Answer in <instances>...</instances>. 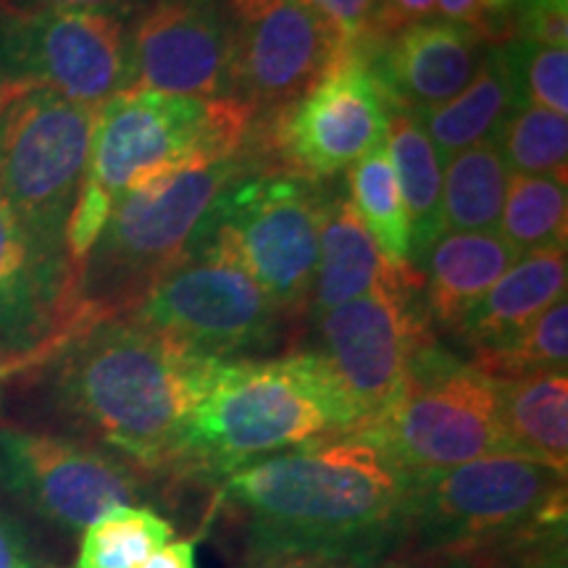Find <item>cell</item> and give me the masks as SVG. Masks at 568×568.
Masks as SVG:
<instances>
[{"label": "cell", "mask_w": 568, "mask_h": 568, "mask_svg": "<svg viewBox=\"0 0 568 568\" xmlns=\"http://www.w3.org/2000/svg\"><path fill=\"white\" fill-rule=\"evenodd\" d=\"M410 471L361 435L290 447L222 479L216 510L237 524L245 558H326L355 568L393 556Z\"/></svg>", "instance_id": "1"}, {"label": "cell", "mask_w": 568, "mask_h": 568, "mask_svg": "<svg viewBox=\"0 0 568 568\" xmlns=\"http://www.w3.org/2000/svg\"><path fill=\"white\" fill-rule=\"evenodd\" d=\"M205 358L134 318L92 326L40 368L55 408L151 479H172Z\"/></svg>", "instance_id": "2"}, {"label": "cell", "mask_w": 568, "mask_h": 568, "mask_svg": "<svg viewBox=\"0 0 568 568\" xmlns=\"http://www.w3.org/2000/svg\"><path fill=\"white\" fill-rule=\"evenodd\" d=\"M566 474L514 453L416 471L406 527L387 560L566 568Z\"/></svg>", "instance_id": "3"}, {"label": "cell", "mask_w": 568, "mask_h": 568, "mask_svg": "<svg viewBox=\"0 0 568 568\" xmlns=\"http://www.w3.org/2000/svg\"><path fill=\"white\" fill-rule=\"evenodd\" d=\"M258 166V148H247L142 184L116 201L101 237L67 276L38 372L92 326L132 316L155 284L184 258L219 195Z\"/></svg>", "instance_id": "4"}, {"label": "cell", "mask_w": 568, "mask_h": 568, "mask_svg": "<svg viewBox=\"0 0 568 568\" xmlns=\"http://www.w3.org/2000/svg\"><path fill=\"white\" fill-rule=\"evenodd\" d=\"M353 429V410L314 351L205 358L174 481H222L255 460Z\"/></svg>", "instance_id": "5"}, {"label": "cell", "mask_w": 568, "mask_h": 568, "mask_svg": "<svg viewBox=\"0 0 568 568\" xmlns=\"http://www.w3.org/2000/svg\"><path fill=\"white\" fill-rule=\"evenodd\" d=\"M95 111L42 84L0 80V197L67 284V226L90 161Z\"/></svg>", "instance_id": "6"}, {"label": "cell", "mask_w": 568, "mask_h": 568, "mask_svg": "<svg viewBox=\"0 0 568 568\" xmlns=\"http://www.w3.org/2000/svg\"><path fill=\"white\" fill-rule=\"evenodd\" d=\"M253 145L251 113L230 98L201 101L126 90L95 111L90 161L80 190L116 205L142 184Z\"/></svg>", "instance_id": "7"}, {"label": "cell", "mask_w": 568, "mask_h": 568, "mask_svg": "<svg viewBox=\"0 0 568 568\" xmlns=\"http://www.w3.org/2000/svg\"><path fill=\"white\" fill-rule=\"evenodd\" d=\"M355 435L372 439L410 474L514 453L495 382L437 339L418 347L387 408Z\"/></svg>", "instance_id": "8"}, {"label": "cell", "mask_w": 568, "mask_h": 568, "mask_svg": "<svg viewBox=\"0 0 568 568\" xmlns=\"http://www.w3.org/2000/svg\"><path fill=\"white\" fill-rule=\"evenodd\" d=\"M326 203L316 182L303 176H245L219 195L193 240L230 255L297 322L308 316Z\"/></svg>", "instance_id": "9"}, {"label": "cell", "mask_w": 568, "mask_h": 568, "mask_svg": "<svg viewBox=\"0 0 568 568\" xmlns=\"http://www.w3.org/2000/svg\"><path fill=\"white\" fill-rule=\"evenodd\" d=\"M422 293L424 272L414 268L316 316L322 345L314 353L353 410L351 435L387 408L414 353L435 339Z\"/></svg>", "instance_id": "10"}, {"label": "cell", "mask_w": 568, "mask_h": 568, "mask_svg": "<svg viewBox=\"0 0 568 568\" xmlns=\"http://www.w3.org/2000/svg\"><path fill=\"white\" fill-rule=\"evenodd\" d=\"M130 318L187 353L219 361L274 343L290 322L243 266L197 240Z\"/></svg>", "instance_id": "11"}, {"label": "cell", "mask_w": 568, "mask_h": 568, "mask_svg": "<svg viewBox=\"0 0 568 568\" xmlns=\"http://www.w3.org/2000/svg\"><path fill=\"white\" fill-rule=\"evenodd\" d=\"M230 101L251 113L255 132L308 95L351 51L305 0H230Z\"/></svg>", "instance_id": "12"}, {"label": "cell", "mask_w": 568, "mask_h": 568, "mask_svg": "<svg viewBox=\"0 0 568 568\" xmlns=\"http://www.w3.org/2000/svg\"><path fill=\"white\" fill-rule=\"evenodd\" d=\"M0 80H24L101 109L132 90L130 32L116 13L88 9L0 11Z\"/></svg>", "instance_id": "13"}, {"label": "cell", "mask_w": 568, "mask_h": 568, "mask_svg": "<svg viewBox=\"0 0 568 568\" xmlns=\"http://www.w3.org/2000/svg\"><path fill=\"white\" fill-rule=\"evenodd\" d=\"M389 105L366 55L347 51L308 95L255 132L266 172L318 182L347 172L387 140Z\"/></svg>", "instance_id": "14"}, {"label": "cell", "mask_w": 568, "mask_h": 568, "mask_svg": "<svg viewBox=\"0 0 568 568\" xmlns=\"http://www.w3.org/2000/svg\"><path fill=\"white\" fill-rule=\"evenodd\" d=\"M0 481L48 524L82 531L113 506L151 495V479L82 439L0 426Z\"/></svg>", "instance_id": "15"}, {"label": "cell", "mask_w": 568, "mask_h": 568, "mask_svg": "<svg viewBox=\"0 0 568 568\" xmlns=\"http://www.w3.org/2000/svg\"><path fill=\"white\" fill-rule=\"evenodd\" d=\"M132 90L216 101L232 59L230 6L222 0H151L130 32Z\"/></svg>", "instance_id": "16"}, {"label": "cell", "mask_w": 568, "mask_h": 568, "mask_svg": "<svg viewBox=\"0 0 568 568\" xmlns=\"http://www.w3.org/2000/svg\"><path fill=\"white\" fill-rule=\"evenodd\" d=\"M485 38L453 21H414L364 48L366 63L389 111H426L450 103L468 88Z\"/></svg>", "instance_id": "17"}, {"label": "cell", "mask_w": 568, "mask_h": 568, "mask_svg": "<svg viewBox=\"0 0 568 568\" xmlns=\"http://www.w3.org/2000/svg\"><path fill=\"white\" fill-rule=\"evenodd\" d=\"M61 295L63 280L45 266L0 197V379L38 372Z\"/></svg>", "instance_id": "18"}, {"label": "cell", "mask_w": 568, "mask_h": 568, "mask_svg": "<svg viewBox=\"0 0 568 568\" xmlns=\"http://www.w3.org/2000/svg\"><path fill=\"white\" fill-rule=\"evenodd\" d=\"M521 103H527V98L514 55L506 42H493L481 53L474 80L458 98L437 109L418 111L416 116L445 163L466 148L495 142Z\"/></svg>", "instance_id": "19"}, {"label": "cell", "mask_w": 568, "mask_h": 568, "mask_svg": "<svg viewBox=\"0 0 568 568\" xmlns=\"http://www.w3.org/2000/svg\"><path fill=\"white\" fill-rule=\"evenodd\" d=\"M566 276V247L521 255L450 332L471 353L503 343L564 301Z\"/></svg>", "instance_id": "20"}, {"label": "cell", "mask_w": 568, "mask_h": 568, "mask_svg": "<svg viewBox=\"0 0 568 568\" xmlns=\"http://www.w3.org/2000/svg\"><path fill=\"white\" fill-rule=\"evenodd\" d=\"M518 258L521 255L497 230L445 232L424 261V308L429 322L453 329Z\"/></svg>", "instance_id": "21"}, {"label": "cell", "mask_w": 568, "mask_h": 568, "mask_svg": "<svg viewBox=\"0 0 568 568\" xmlns=\"http://www.w3.org/2000/svg\"><path fill=\"white\" fill-rule=\"evenodd\" d=\"M406 272H414V266L387 264L353 203L332 197L318 234V264L308 314L322 316Z\"/></svg>", "instance_id": "22"}, {"label": "cell", "mask_w": 568, "mask_h": 568, "mask_svg": "<svg viewBox=\"0 0 568 568\" xmlns=\"http://www.w3.org/2000/svg\"><path fill=\"white\" fill-rule=\"evenodd\" d=\"M510 450L568 477V376L545 372L493 379Z\"/></svg>", "instance_id": "23"}, {"label": "cell", "mask_w": 568, "mask_h": 568, "mask_svg": "<svg viewBox=\"0 0 568 568\" xmlns=\"http://www.w3.org/2000/svg\"><path fill=\"white\" fill-rule=\"evenodd\" d=\"M385 145L406 205L410 264L422 272L426 253L445 234L443 161L418 116L410 111H389Z\"/></svg>", "instance_id": "24"}, {"label": "cell", "mask_w": 568, "mask_h": 568, "mask_svg": "<svg viewBox=\"0 0 568 568\" xmlns=\"http://www.w3.org/2000/svg\"><path fill=\"white\" fill-rule=\"evenodd\" d=\"M508 166L495 142L466 148L443 163L445 232H489L500 222Z\"/></svg>", "instance_id": "25"}, {"label": "cell", "mask_w": 568, "mask_h": 568, "mask_svg": "<svg viewBox=\"0 0 568 568\" xmlns=\"http://www.w3.org/2000/svg\"><path fill=\"white\" fill-rule=\"evenodd\" d=\"M347 176H351L353 209L361 216L368 234H372L379 253L385 255L387 264L397 268L414 266L410 264V230L406 205H403L387 145L374 148L364 159L355 161L347 169Z\"/></svg>", "instance_id": "26"}, {"label": "cell", "mask_w": 568, "mask_h": 568, "mask_svg": "<svg viewBox=\"0 0 568 568\" xmlns=\"http://www.w3.org/2000/svg\"><path fill=\"white\" fill-rule=\"evenodd\" d=\"M172 535L169 518L151 506H113L82 529L74 568H140Z\"/></svg>", "instance_id": "27"}, {"label": "cell", "mask_w": 568, "mask_h": 568, "mask_svg": "<svg viewBox=\"0 0 568 568\" xmlns=\"http://www.w3.org/2000/svg\"><path fill=\"white\" fill-rule=\"evenodd\" d=\"M568 182L552 176L510 174L500 211V237L518 255L545 247H566Z\"/></svg>", "instance_id": "28"}, {"label": "cell", "mask_w": 568, "mask_h": 568, "mask_svg": "<svg viewBox=\"0 0 568 568\" xmlns=\"http://www.w3.org/2000/svg\"><path fill=\"white\" fill-rule=\"evenodd\" d=\"M489 379H518V376L566 372L568 364V303L566 297L550 305L537 322L524 326L503 343L479 347L468 361Z\"/></svg>", "instance_id": "29"}, {"label": "cell", "mask_w": 568, "mask_h": 568, "mask_svg": "<svg viewBox=\"0 0 568 568\" xmlns=\"http://www.w3.org/2000/svg\"><path fill=\"white\" fill-rule=\"evenodd\" d=\"M495 145L510 174L568 182V122L560 113L521 103L503 126Z\"/></svg>", "instance_id": "30"}, {"label": "cell", "mask_w": 568, "mask_h": 568, "mask_svg": "<svg viewBox=\"0 0 568 568\" xmlns=\"http://www.w3.org/2000/svg\"><path fill=\"white\" fill-rule=\"evenodd\" d=\"M514 55L521 90L527 103L542 105L566 116L568 111V51L566 48H545L537 42L510 38L506 40Z\"/></svg>", "instance_id": "31"}, {"label": "cell", "mask_w": 568, "mask_h": 568, "mask_svg": "<svg viewBox=\"0 0 568 568\" xmlns=\"http://www.w3.org/2000/svg\"><path fill=\"white\" fill-rule=\"evenodd\" d=\"M308 6L335 27V32L353 51L366 42L368 27H372L376 0H305Z\"/></svg>", "instance_id": "32"}, {"label": "cell", "mask_w": 568, "mask_h": 568, "mask_svg": "<svg viewBox=\"0 0 568 568\" xmlns=\"http://www.w3.org/2000/svg\"><path fill=\"white\" fill-rule=\"evenodd\" d=\"M0 568H53L42 564L13 518L0 510Z\"/></svg>", "instance_id": "33"}, {"label": "cell", "mask_w": 568, "mask_h": 568, "mask_svg": "<svg viewBox=\"0 0 568 568\" xmlns=\"http://www.w3.org/2000/svg\"><path fill=\"white\" fill-rule=\"evenodd\" d=\"M138 0H0V11H27V9H88V11H124Z\"/></svg>", "instance_id": "34"}, {"label": "cell", "mask_w": 568, "mask_h": 568, "mask_svg": "<svg viewBox=\"0 0 568 568\" xmlns=\"http://www.w3.org/2000/svg\"><path fill=\"white\" fill-rule=\"evenodd\" d=\"M437 9L445 21L468 27V30L479 32L481 38L489 40V21L481 0H437Z\"/></svg>", "instance_id": "35"}, {"label": "cell", "mask_w": 568, "mask_h": 568, "mask_svg": "<svg viewBox=\"0 0 568 568\" xmlns=\"http://www.w3.org/2000/svg\"><path fill=\"white\" fill-rule=\"evenodd\" d=\"M140 568H197L195 537H184V539H174V542H166Z\"/></svg>", "instance_id": "36"}, {"label": "cell", "mask_w": 568, "mask_h": 568, "mask_svg": "<svg viewBox=\"0 0 568 568\" xmlns=\"http://www.w3.org/2000/svg\"><path fill=\"white\" fill-rule=\"evenodd\" d=\"M518 3H521V0H481L489 21V40H510V13H514Z\"/></svg>", "instance_id": "37"}, {"label": "cell", "mask_w": 568, "mask_h": 568, "mask_svg": "<svg viewBox=\"0 0 568 568\" xmlns=\"http://www.w3.org/2000/svg\"><path fill=\"white\" fill-rule=\"evenodd\" d=\"M243 568H355L343 560L326 558H255L245 560Z\"/></svg>", "instance_id": "38"}, {"label": "cell", "mask_w": 568, "mask_h": 568, "mask_svg": "<svg viewBox=\"0 0 568 568\" xmlns=\"http://www.w3.org/2000/svg\"><path fill=\"white\" fill-rule=\"evenodd\" d=\"M372 568H481L466 560H385V564Z\"/></svg>", "instance_id": "39"}, {"label": "cell", "mask_w": 568, "mask_h": 568, "mask_svg": "<svg viewBox=\"0 0 568 568\" xmlns=\"http://www.w3.org/2000/svg\"><path fill=\"white\" fill-rule=\"evenodd\" d=\"M521 3H527V6H545V9H564V11H568V9H566L568 0H521ZM521 3H518V6H521Z\"/></svg>", "instance_id": "40"}, {"label": "cell", "mask_w": 568, "mask_h": 568, "mask_svg": "<svg viewBox=\"0 0 568 568\" xmlns=\"http://www.w3.org/2000/svg\"><path fill=\"white\" fill-rule=\"evenodd\" d=\"M376 3H379V0H376Z\"/></svg>", "instance_id": "41"}]
</instances>
